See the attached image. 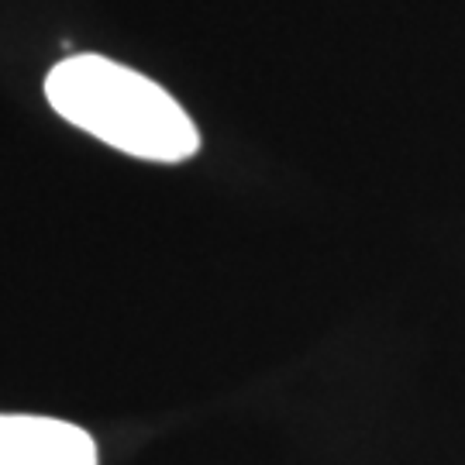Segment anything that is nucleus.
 Segmentation results:
<instances>
[{
  "instance_id": "f03ea898",
  "label": "nucleus",
  "mask_w": 465,
  "mask_h": 465,
  "mask_svg": "<svg viewBox=\"0 0 465 465\" xmlns=\"http://www.w3.org/2000/svg\"><path fill=\"white\" fill-rule=\"evenodd\" d=\"M0 465H97V445L69 420L0 414Z\"/></svg>"
},
{
  "instance_id": "f257e3e1",
  "label": "nucleus",
  "mask_w": 465,
  "mask_h": 465,
  "mask_svg": "<svg viewBox=\"0 0 465 465\" xmlns=\"http://www.w3.org/2000/svg\"><path fill=\"white\" fill-rule=\"evenodd\" d=\"M45 97L69 124L134 159L183 163L200 149L197 124L180 100L149 76L94 52L55 63L45 76Z\"/></svg>"
}]
</instances>
